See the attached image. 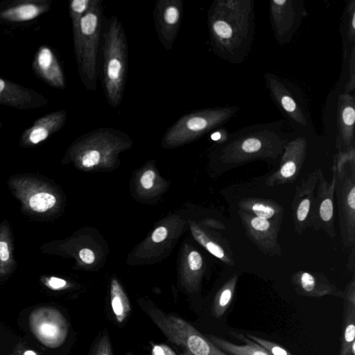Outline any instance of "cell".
<instances>
[{
  "label": "cell",
  "mask_w": 355,
  "mask_h": 355,
  "mask_svg": "<svg viewBox=\"0 0 355 355\" xmlns=\"http://www.w3.org/2000/svg\"><path fill=\"white\" fill-rule=\"evenodd\" d=\"M128 43L123 25L112 15L103 35L102 85L107 103L117 107L121 103L127 78Z\"/></svg>",
  "instance_id": "obj_1"
},
{
  "label": "cell",
  "mask_w": 355,
  "mask_h": 355,
  "mask_svg": "<svg viewBox=\"0 0 355 355\" xmlns=\"http://www.w3.org/2000/svg\"><path fill=\"white\" fill-rule=\"evenodd\" d=\"M249 1H218L209 12L212 46L219 51H233L249 33Z\"/></svg>",
  "instance_id": "obj_2"
},
{
  "label": "cell",
  "mask_w": 355,
  "mask_h": 355,
  "mask_svg": "<svg viewBox=\"0 0 355 355\" xmlns=\"http://www.w3.org/2000/svg\"><path fill=\"white\" fill-rule=\"evenodd\" d=\"M103 17L102 0H92L80 24L73 27L76 58L81 80L94 92L97 86V58Z\"/></svg>",
  "instance_id": "obj_3"
},
{
  "label": "cell",
  "mask_w": 355,
  "mask_h": 355,
  "mask_svg": "<svg viewBox=\"0 0 355 355\" xmlns=\"http://www.w3.org/2000/svg\"><path fill=\"white\" fill-rule=\"evenodd\" d=\"M142 310L175 346L182 355H228L183 318L167 313L150 304H142Z\"/></svg>",
  "instance_id": "obj_4"
},
{
  "label": "cell",
  "mask_w": 355,
  "mask_h": 355,
  "mask_svg": "<svg viewBox=\"0 0 355 355\" xmlns=\"http://www.w3.org/2000/svg\"><path fill=\"white\" fill-rule=\"evenodd\" d=\"M130 137L124 132L101 127L81 137L75 146L77 159L85 168L111 162L117 155L132 146Z\"/></svg>",
  "instance_id": "obj_5"
},
{
  "label": "cell",
  "mask_w": 355,
  "mask_h": 355,
  "mask_svg": "<svg viewBox=\"0 0 355 355\" xmlns=\"http://www.w3.org/2000/svg\"><path fill=\"white\" fill-rule=\"evenodd\" d=\"M284 146V142L272 134H254L225 146L220 153L219 164L226 171L253 160L276 159Z\"/></svg>",
  "instance_id": "obj_6"
},
{
  "label": "cell",
  "mask_w": 355,
  "mask_h": 355,
  "mask_svg": "<svg viewBox=\"0 0 355 355\" xmlns=\"http://www.w3.org/2000/svg\"><path fill=\"white\" fill-rule=\"evenodd\" d=\"M232 112L230 109H205L182 115L167 129L162 144L174 148L191 142L219 125Z\"/></svg>",
  "instance_id": "obj_7"
},
{
  "label": "cell",
  "mask_w": 355,
  "mask_h": 355,
  "mask_svg": "<svg viewBox=\"0 0 355 355\" xmlns=\"http://www.w3.org/2000/svg\"><path fill=\"white\" fill-rule=\"evenodd\" d=\"M336 173L335 197L343 246L351 250L355 245V164H347Z\"/></svg>",
  "instance_id": "obj_8"
},
{
  "label": "cell",
  "mask_w": 355,
  "mask_h": 355,
  "mask_svg": "<svg viewBox=\"0 0 355 355\" xmlns=\"http://www.w3.org/2000/svg\"><path fill=\"white\" fill-rule=\"evenodd\" d=\"M318 179L315 187L316 194L313 203L311 227L324 232L331 240L336 238L334 227V198L336 173L333 171L331 182H328L321 168H318Z\"/></svg>",
  "instance_id": "obj_9"
},
{
  "label": "cell",
  "mask_w": 355,
  "mask_h": 355,
  "mask_svg": "<svg viewBox=\"0 0 355 355\" xmlns=\"http://www.w3.org/2000/svg\"><path fill=\"white\" fill-rule=\"evenodd\" d=\"M238 214L247 237L261 252L282 256L283 250L278 241L280 227L241 210H238Z\"/></svg>",
  "instance_id": "obj_10"
},
{
  "label": "cell",
  "mask_w": 355,
  "mask_h": 355,
  "mask_svg": "<svg viewBox=\"0 0 355 355\" xmlns=\"http://www.w3.org/2000/svg\"><path fill=\"white\" fill-rule=\"evenodd\" d=\"M183 14L182 0H157L153 17L159 41L170 51L177 37Z\"/></svg>",
  "instance_id": "obj_11"
},
{
  "label": "cell",
  "mask_w": 355,
  "mask_h": 355,
  "mask_svg": "<svg viewBox=\"0 0 355 355\" xmlns=\"http://www.w3.org/2000/svg\"><path fill=\"white\" fill-rule=\"evenodd\" d=\"M318 179V170L315 169L295 187L291 211L294 230L298 235L311 227Z\"/></svg>",
  "instance_id": "obj_12"
},
{
  "label": "cell",
  "mask_w": 355,
  "mask_h": 355,
  "mask_svg": "<svg viewBox=\"0 0 355 355\" xmlns=\"http://www.w3.org/2000/svg\"><path fill=\"white\" fill-rule=\"evenodd\" d=\"M306 150V142L302 137L285 145L279 166L266 178V186L274 187L295 182L304 162Z\"/></svg>",
  "instance_id": "obj_13"
},
{
  "label": "cell",
  "mask_w": 355,
  "mask_h": 355,
  "mask_svg": "<svg viewBox=\"0 0 355 355\" xmlns=\"http://www.w3.org/2000/svg\"><path fill=\"white\" fill-rule=\"evenodd\" d=\"M291 283L300 295L311 297L331 295L344 298V291L331 283L322 272L298 270L293 274Z\"/></svg>",
  "instance_id": "obj_14"
},
{
  "label": "cell",
  "mask_w": 355,
  "mask_h": 355,
  "mask_svg": "<svg viewBox=\"0 0 355 355\" xmlns=\"http://www.w3.org/2000/svg\"><path fill=\"white\" fill-rule=\"evenodd\" d=\"M343 326L339 355H355V279L344 291Z\"/></svg>",
  "instance_id": "obj_15"
},
{
  "label": "cell",
  "mask_w": 355,
  "mask_h": 355,
  "mask_svg": "<svg viewBox=\"0 0 355 355\" xmlns=\"http://www.w3.org/2000/svg\"><path fill=\"white\" fill-rule=\"evenodd\" d=\"M239 210L256 217L270 220L281 227L284 208L277 202L262 198L247 197L238 203Z\"/></svg>",
  "instance_id": "obj_16"
},
{
  "label": "cell",
  "mask_w": 355,
  "mask_h": 355,
  "mask_svg": "<svg viewBox=\"0 0 355 355\" xmlns=\"http://www.w3.org/2000/svg\"><path fill=\"white\" fill-rule=\"evenodd\" d=\"M189 226L193 238L210 254L226 265L235 264L233 252L227 240L221 236H211L193 221L189 222Z\"/></svg>",
  "instance_id": "obj_17"
},
{
  "label": "cell",
  "mask_w": 355,
  "mask_h": 355,
  "mask_svg": "<svg viewBox=\"0 0 355 355\" xmlns=\"http://www.w3.org/2000/svg\"><path fill=\"white\" fill-rule=\"evenodd\" d=\"M230 334L243 344H235L215 335L205 334V336L216 347L228 355H271L264 348L247 338L243 334L234 331H230Z\"/></svg>",
  "instance_id": "obj_18"
},
{
  "label": "cell",
  "mask_w": 355,
  "mask_h": 355,
  "mask_svg": "<svg viewBox=\"0 0 355 355\" xmlns=\"http://www.w3.org/2000/svg\"><path fill=\"white\" fill-rule=\"evenodd\" d=\"M239 275H232L216 292L211 306L212 315L221 318L231 306L238 282Z\"/></svg>",
  "instance_id": "obj_19"
},
{
  "label": "cell",
  "mask_w": 355,
  "mask_h": 355,
  "mask_svg": "<svg viewBox=\"0 0 355 355\" xmlns=\"http://www.w3.org/2000/svg\"><path fill=\"white\" fill-rule=\"evenodd\" d=\"M341 101L343 103L339 111V125L342 141L345 148H349L354 139L355 110L351 96H344Z\"/></svg>",
  "instance_id": "obj_20"
},
{
  "label": "cell",
  "mask_w": 355,
  "mask_h": 355,
  "mask_svg": "<svg viewBox=\"0 0 355 355\" xmlns=\"http://www.w3.org/2000/svg\"><path fill=\"white\" fill-rule=\"evenodd\" d=\"M110 302L116 320L119 323L123 322L130 312V303L121 284L115 278L111 282Z\"/></svg>",
  "instance_id": "obj_21"
},
{
  "label": "cell",
  "mask_w": 355,
  "mask_h": 355,
  "mask_svg": "<svg viewBox=\"0 0 355 355\" xmlns=\"http://www.w3.org/2000/svg\"><path fill=\"white\" fill-rule=\"evenodd\" d=\"M188 273L185 276L187 288L193 292L199 288L200 279L204 271V261L197 250H191L187 255Z\"/></svg>",
  "instance_id": "obj_22"
},
{
  "label": "cell",
  "mask_w": 355,
  "mask_h": 355,
  "mask_svg": "<svg viewBox=\"0 0 355 355\" xmlns=\"http://www.w3.org/2000/svg\"><path fill=\"white\" fill-rule=\"evenodd\" d=\"M270 88L272 92L279 102L282 107L290 114L296 121L305 125L306 121L301 110L297 108V104L294 99L287 93L285 92L282 86L276 81L270 80Z\"/></svg>",
  "instance_id": "obj_23"
},
{
  "label": "cell",
  "mask_w": 355,
  "mask_h": 355,
  "mask_svg": "<svg viewBox=\"0 0 355 355\" xmlns=\"http://www.w3.org/2000/svg\"><path fill=\"white\" fill-rule=\"evenodd\" d=\"M288 1H272L271 9L277 31L282 34L287 31L293 22V11Z\"/></svg>",
  "instance_id": "obj_24"
},
{
  "label": "cell",
  "mask_w": 355,
  "mask_h": 355,
  "mask_svg": "<svg viewBox=\"0 0 355 355\" xmlns=\"http://www.w3.org/2000/svg\"><path fill=\"white\" fill-rule=\"evenodd\" d=\"M56 202L55 196L49 193L41 192L33 195L29 200V207L35 211L44 212L52 208Z\"/></svg>",
  "instance_id": "obj_25"
},
{
  "label": "cell",
  "mask_w": 355,
  "mask_h": 355,
  "mask_svg": "<svg viewBox=\"0 0 355 355\" xmlns=\"http://www.w3.org/2000/svg\"><path fill=\"white\" fill-rule=\"evenodd\" d=\"M247 338L264 348L271 355H293L279 345L251 334H243Z\"/></svg>",
  "instance_id": "obj_26"
},
{
  "label": "cell",
  "mask_w": 355,
  "mask_h": 355,
  "mask_svg": "<svg viewBox=\"0 0 355 355\" xmlns=\"http://www.w3.org/2000/svg\"><path fill=\"white\" fill-rule=\"evenodd\" d=\"M92 0H73L70 3L71 15L73 20V27L77 26L88 11Z\"/></svg>",
  "instance_id": "obj_27"
},
{
  "label": "cell",
  "mask_w": 355,
  "mask_h": 355,
  "mask_svg": "<svg viewBox=\"0 0 355 355\" xmlns=\"http://www.w3.org/2000/svg\"><path fill=\"white\" fill-rule=\"evenodd\" d=\"M92 355H113L107 333H103L96 343Z\"/></svg>",
  "instance_id": "obj_28"
},
{
  "label": "cell",
  "mask_w": 355,
  "mask_h": 355,
  "mask_svg": "<svg viewBox=\"0 0 355 355\" xmlns=\"http://www.w3.org/2000/svg\"><path fill=\"white\" fill-rule=\"evenodd\" d=\"M17 18L22 20H28L36 17L38 13L37 7L33 5L21 6L15 10Z\"/></svg>",
  "instance_id": "obj_29"
},
{
  "label": "cell",
  "mask_w": 355,
  "mask_h": 355,
  "mask_svg": "<svg viewBox=\"0 0 355 355\" xmlns=\"http://www.w3.org/2000/svg\"><path fill=\"white\" fill-rule=\"evenodd\" d=\"M150 355H178L169 346L165 344H152Z\"/></svg>",
  "instance_id": "obj_30"
},
{
  "label": "cell",
  "mask_w": 355,
  "mask_h": 355,
  "mask_svg": "<svg viewBox=\"0 0 355 355\" xmlns=\"http://www.w3.org/2000/svg\"><path fill=\"white\" fill-rule=\"evenodd\" d=\"M155 173L153 170L148 169L144 171L140 178V183L143 188L150 189L153 187Z\"/></svg>",
  "instance_id": "obj_31"
},
{
  "label": "cell",
  "mask_w": 355,
  "mask_h": 355,
  "mask_svg": "<svg viewBox=\"0 0 355 355\" xmlns=\"http://www.w3.org/2000/svg\"><path fill=\"white\" fill-rule=\"evenodd\" d=\"M53 57L51 51L47 49H43L38 58L39 64L43 69H48L52 63Z\"/></svg>",
  "instance_id": "obj_32"
},
{
  "label": "cell",
  "mask_w": 355,
  "mask_h": 355,
  "mask_svg": "<svg viewBox=\"0 0 355 355\" xmlns=\"http://www.w3.org/2000/svg\"><path fill=\"white\" fill-rule=\"evenodd\" d=\"M49 135V132L44 128H38L32 131L29 139L33 144H37L44 140Z\"/></svg>",
  "instance_id": "obj_33"
},
{
  "label": "cell",
  "mask_w": 355,
  "mask_h": 355,
  "mask_svg": "<svg viewBox=\"0 0 355 355\" xmlns=\"http://www.w3.org/2000/svg\"><path fill=\"white\" fill-rule=\"evenodd\" d=\"M168 235V230L164 226L156 228L152 234V240L155 243H159L165 240Z\"/></svg>",
  "instance_id": "obj_34"
},
{
  "label": "cell",
  "mask_w": 355,
  "mask_h": 355,
  "mask_svg": "<svg viewBox=\"0 0 355 355\" xmlns=\"http://www.w3.org/2000/svg\"><path fill=\"white\" fill-rule=\"evenodd\" d=\"M67 282L61 278L51 277L47 281V285L53 290H60L67 286Z\"/></svg>",
  "instance_id": "obj_35"
},
{
  "label": "cell",
  "mask_w": 355,
  "mask_h": 355,
  "mask_svg": "<svg viewBox=\"0 0 355 355\" xmlns=\"http://www.w3.org/2000/svg\"><path fill=\"white\" fill-rule=\"evenodd\" d=\"M79 257L85 263L91 264L95 261V254L89 248H83L79 252Z\"/></svg>",
  "instance_id": "obj_36"
},
{
  "label": "cell",
  "mask_w": 355,
  "mask_h": 355,
  "mask_svg": "<svg viewBox=\"0 0 355 355\" xmlns=\"http://www.w3.org/2000/svg\"><path fill=\"white\" fill-rule=\"evenodd\" d=\"M10 258V252L8 244L5 241H0V259L6 261Z\"/></svg>",
  "instance_id": "obj_37"
},
{
  "label": "cell",
  "mask_w": 355,
  "mask_h": 355,
  "mask_svg": "<svg viewBox=\"0 0 355 355\" xmlns=\"http://www.w3.org/2000/svg\"><path fill=\"white\" fill-rule=\"evenodd\" d=\"M354 250H355L354 248H352L350 250V254H349V260H348L347 266V269L349 271H352V272H354V263H355V261H354V258H355Z\"/></svg>",
  "instance_id": "obj_38"
},
{
  "label": "cell",
  "mask_w": 355,
  "mask_h": 355,
  "mask_svg": "<svg viewBox=\"0 0 355 355\" xmlns=\"http://www.w3.org/2000/svg\"><path fill=\"white\" fill-rule=\"evenodd\" d=\"M211 139L213 140V141H223V134L220 131H216V132H213L211 135Z\"/></svg>",
  "instance_id": "obj_39"
},
{
  "label": "cell",
  "mask_w": 355,
  "mask_h": 355,
  "mask_svg": "<svg viewBox=\"0 0 355 355\" xmlns=\"http://www.w3.org/2000/svg\"><path fill=\"white\" fill-rule=\"evenodd\" d=\"M23 355H37V354L33 350H26L24 352Z\"/></svg>",
  "instance_id": "obj_40"
},
{
  "label": "cell",
  "mask_w": 355,
  "mask_h": 355,
  "mask_svg": "<svg viewBox=\"0 0 355 355\" xmlns=\"http://www.w3.org/2000/svg\"><path fill=\"white\" fill-rule=\"evenodd\" d=\"M352 31H354V28H355V15H354V12H353L352 14Z\"/></svg>",
  "instance_id": "obj_41"
},
{
  "label": "cell",
  "mask_w": 355,
  "mask_h": 355,
  "mask_svg": "<svg viewBox=\"0 0 355 355\" xmlns=\"http://www.w3.org/2000/svg\"><path fill=\"white\" fill-rule=\"evenodd\" d=\"M5 87L4 81L0 79V93L2 92Z\"/></svg>",
  "instance_id": "obj_42"
},
{
  "label": "cell",
  "mask_w": 355,
  "mask_h": 355,
  "mask_svg": "<svg viewBox=\"0 0 355 355\" xmlns=\"http://www.w3.org/2000/svg\"><path fill=\"white\" fill-rule=\"evenodd\" d=\"M125 355H134L132 352H128Z\"/></svg>",
  "instance_id": "obj_43"
}]
</instances>
